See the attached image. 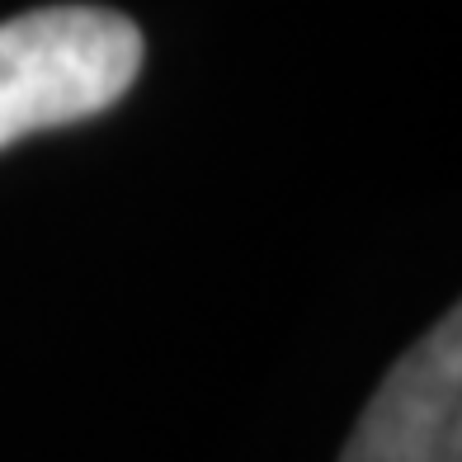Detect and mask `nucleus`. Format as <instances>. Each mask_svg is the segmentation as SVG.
Instances as JSON below:
<instances>
[{
	"instance_id": "nucleus-1",
	"label": "nucleus",
	"mask_w": 462,
	"mask_h": 462,
	"mask_svg": "<svg viewBox=\"0 0 462 462\" xmlns=\"http://www.w3.org/2000/svg\"><path fill=\"white\" fill-rule=\"evenodd\" d=\"M142 71V33L99 5H48L0 24V146L80 123Z\"/></svg>"
},
{
	"instance_id": "nucleus-2",
	"label": "nucleus",
	"mask_w": 462,
	"mask_h": 462,
	"mask_svg": "<svg viewBox=\"0 0 462 462\" xmlns=\"http://www.w3.org/2000/svg\"><path fill=\"white\" fill-rule=\"evenodd\" d=\"M340 462H462V321L457 307L406 349L359 415Z\"/></svg>"
}]
</instances>
